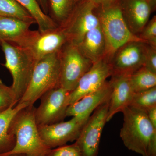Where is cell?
I'll use <instances>...</instances> for the list:
<instances>
[{
    "label": "cell",
    "mask_w": 156,
    "mask_h": 156,
    "mask_svg": "<svg viewBox=\"0 0 156 156\" xmlns=\"http://www.w3.org/2000/svg\"><path fill=\"white\" fill-rule=\"evenodd\" d=\"M146 44L156 49V17L155 15L148 21L138 35Z\"/></svg>",
    "instance_id": "obj_26"
},
{
    "label": "cell",
    "mask_w": 156,
    "mask_h": 156,
    "mask_svg": "<svg viewBox=\"0 0 156 156\" xmlns=\"http://www.w3.org/2000/svg\"><path fill=\"white\" fill-rule=\"evenodd\" d=\"M44 156H82L75 143L70 145L62 146L50 149Z\"/></svg>",
    "instance_id": "obj_27"
},
{
    "label": "cell",
    "mask_w": 156,
    "mask_h": 156,
    "mask_svg": "<svg viewBox=\"0 0 156 156\" xmlns=\"http://www.w3.org/2000/svg\"><path fill=\"white\" fill-rule=\"evenodd\" d=\"M67 42L65 34L58 26L44 32L34 30L25 48L38 61L45 56L59 52Z\"/></svg>",
    "instance_id": "obj_13"
},
{
    "label": "cell",
    "mask_w": 156,
    "mask_h": 156,
    "mask_svg": "<svg viewBox=\"0 0 156 156\" xmlns=\"http://www.w3.org/2000/svg\"><path fill=\"white\" fill-rule=\"evenodd\" d=\"M36 108L29 105L14 115L10 126V132L16 137L14 148L0 156L17 154L27 156H44L50 149L44 143L39 134L34 112Z\"/></svg>",
    "instance_id": "obj_2"
},
{
    "label": "cell",
    "mask_w": 156,
    "mask_h": 156,
    "mask_svg": "<svg viewBox=\"0 0 156 156\" xmlns=\"http://www.w3.org/2000/svg\"><path fill=\"white\" fill-rule=\"evenodd\" d=\"M95 12L105 39L106 52L105 59L108 62L117 50L123 45L131 42H144L128 28L119 1L97 7Z\"/></svg>",
    "instance_id": "obj_3"
},
{
    "label": "cell",
    "mask_w": 156,
    "mask_h": 156,
    "mask_svg": "<svg viewBox=\"0 0 156 156\" xmlns=\"http://www.w3.org/2000/svg\"><path fill=\"white\" fill-rule=\"evenodd\" d=\"M111 88L107 81L97 91L86 95L68 107L66 117L89 118L97 108L109 100Z\"/></svg>",
    "instance_id": "obj_16"
},
{
    "label": "cell",
    "mask_w": 156,
    "mask_h": 156,
    "mask_svg": "<svg viewBox=\"0 0 156 156\" xmlns=\"http://www.w3.org/2000/svg\"><path fill=\"white\" fill-rule=\"evenodd\" d=\"M122 112L120 136L125 146L142 156H156V128L145 112L128 106Z\"/></svg>",
    "instance_id": "obj_1"
},
{
    "label": "cell",
    "mask_w": 156,
    "mask_h": 156,
    "mask_svg": "<svg viewBox=\"0 0 156 156\" xmlns=\"http://www.w3.org/2000/svg\"><path fill=\"white\" fill-rule=\"evenodd\" d=\"M109 101L94 111L75 142L82 156H98L101 137L107 122Z\"/></svg>",
    "instance_id": "obj_9"
},
{
    "label": "cell",
    "mask_w": 156,
    "mask_h": 156,
    "mask_svg": "<svg viewBox=\"0 0 156 156\" xmlns=\"http://www.w3.org/2000/svg\"><path fill=\"white\" fill-rule=\"evenodd\" d=\"M93 3L96 7L105 5H109L118 2L119 0H87Z\"/></svg>",
    "instance_id": "obj_30"
},
{
    "label": "cell",
    "mask_w": 156,
    "mask_h": 156,
    "mask_svg": "<svg viewBox=\"0 0 156 156\" xmlns=\"http://www.w3.org/2000/svg\"><path fill=\"white\" fill-rule=\"evenodd\" d=\"M32 25L20 20L0 16V44L6 42L23 48L31 34Z\"/></svg>",
    "instance_id": "obj_17"
},
{
    "label": "cell",
    "mask_w": 156,
    "mask_h": 156,
    "mask_svg": "<svg viewBox=\"0 0 156 156\" xmlns=\"http://www.w3.org/2000/svg\"><path fill=\"white\" fill-rule=\"evenodd\" d=\"M129 106L145 112L156 106V87L134 93Z\"/></svg>",
    "instance_id": "obj_24"
},
{
    "label": "cell",
    "mask_w": 156,
    "mask_h": 156,
    "mask_svg": "<svg viewBox=\"0 0 156 156\" xmlns=\"http://www.w3.org/2000/svg\"><path fill=\"white\" fill-rule=\"evenodd\" d=\"M144 1H145L150 5L152 10L154 9V7H155L156 0H144Z\"/></svg>",
    "instance_id": "obj_32"
},
{
    "label": "cell",
    "mask_w": 156,
    "mask_h": 156,
    "mask_svg": "<svg viewBox=\"0 0 156 156\" xmlns=\"http://www.w3.org/2000/svg\"><path fill=\"white\" fill-rule=\"evenodd\" d=\"M123 17L130 31L138 36L148 22L151 7L144 0H119Z\"/></svg>",
    "instance_id": "obj_15"
},
{
    "label": "cell",
    "mask_w": 156,
    "mask_h": 156,
    "mask_svg": "<svg viewBox=\"0 0 156 156\" xmlns=\"http://www.w3.org/2000/svg\"><path fill=\"white\" fill-rule=\"evenodd\" d=\"M9 156H27L26 155L24 154H14L10 155Z\"/></svg>",
    "instance_id": "obj_33"
},
{
    "label": "cell",
    "mask_w": 156,
    "mask_h": 156,
    "mask_svg": "<svg viewBox=\"0 0 156 156\" xmlns=\"http://www.w3.org/2000/svg\"><path fill=\"white\" fill-rule=\"evenodd\" d=\"M31 105L28 102L17 103L0 114V155L11 151L15 145L16 137L10 132V126L14 115L21 109Z\"/></svg>",
    "instance_id": "obj_19"
},
{
    "label": "cell",
    "mask_w": 156,
    "mask_h": 156,
    "mask_svg": "<svg viewBox=\"0 0 156 156\" xmlns=\"http://www.w3.org/2000/svg\"><path fill=\"white\" fill-rule=\"evenodd\" d=\"M60 87L70 92L75 89L82 77L93 63L86 58L77 46L67 42L59 51Z\"/></svg>",
    "instance_id": "obj_6"
},
{
    "label": "cell",
    "mask_w": 156,
    "mask_h": 156,
    "mask_svg": "<svg viewBox=\"0 0 156 156\" xmlns=\"http://www.w3.org/2000/svg\"><path fill=\"white\" fill-rule=\"evenodd\" d=\"M17 103L18 101L11 87L4 84L0 87V114L14 107Z\"/></svg>",
    "instance_id": "obj_25"
},
{
    "label": "cell",
    "mask_w": 156,
    "mask_h": 156,
    "mask_svg": "<svg viewBox=\"0 0 156 156\" xmlns=\"http://www.w3.org/2000/svg\"><path fill=\"white\" fill-rule=\"evenodd\" d=\"M69 92L59 87L44 93L41 104L35 110L34 116L37 126L50 125L63 122L69 106Z\"/></svg>",
    "instance_id": "obj_8"
},
{
    "label": "cell",
    "mask_w": 156,
    "mask_h": 156,
    "mask_svg": "<svg viewBox=\"0 0 156 156\" xmlns=\"http://www.w3.org/2000/svg\"><path fill=\"white\" fill-rule=\"evenodd\" d=\"M95 8L93 3L87 0L78 2L66 21L59 26L65 34L68 42L79 44L89 31L99 26Z\"/></svg>",
    "instance_id": "obj_7"
},
{
    "label": "cell",
    "mask_w": 156,
    "mask_h": 156,
    "mask_svg": "<svg viewBox=\"0 0 156 156\" xmlns=\"http://www.w3.org/2000/svg\"><path fill=\"white\" fill-rule=\"evenodd\" d=\"M131 87L134 93L156 87V73L142 66L130 76Z\"/></svg>",
    "instance_id": "obj_22"
},
{
    "label": "cell",
    "mask_w": 156,
    "mask_h": 156,
    "mask_svg": "<svg viewBox=\"0 0 156 156\" xmlns=\"http://www.w3.org/2000/svg\"><path fill=\"white\" fill-rule=\"evenodd\" d=\"M111 74L109 64L106 59L103 58L93 63L81 78L75 89L69 92V105L100 89Z\"/></svg>",
    "instance_id": "obj_12"
},
{
    "label": "cell",
    "mask_w": 156,
    "mask_h": 156,
    "mask_svg": "<svg viewBox=\"0 0 156 156\" xmlns=\"http://www.w3.org/2000/svg\"><path fill=\"white\" fill-rule=\"evenodd\" d=\"M80 0H48V15L60 26L69 17Z\"/></svg>",
    "instance_id": "obj_21"
},
{
    "label": "cell",
    "mask_w": 156,
    "mask_h": 156,
    "mask_svg": "<svg viewBox=\"0 0 156 156\" xmlns=\"http://www.w3.org/2000/svg\"><path fill=\"white\" fill-rule=\"evenodd\" d=\"M34 20L40 32L57 28L58 26L45 14L37 0H16Z\"/></svg>",
    "instance_id": "obj_20"
},
{
    "label": "cell",
    "mask_w": 156,
    "mask_h": 156,
    "mask_svg": "<svg viewBox=\"0 0 156 156\" xmlns=\"http://www.w3.org/2000/svg\"><path fill=\"white\" fill-rule=\"evenodd\" d=\"M143 66L156 73V49L147 44Z\"/></svg>",
    "instance_id": "obj_28"
},
{
    "label": "cell",
    "mask_w": 156,
    "mask_h": 156,
    "mask_svg": "<svg viewBox=\"0 0 156 156\" xmlns=\"http://www.w3.org/2000/svg\"><path fill=\"white\" fill-rule=\"evenodd\" d=\"M59 51L37 62L28 87L17 103L27 102L34 105L46 92L60 87Z\"/></svg>",
    "instance_id": "obj_5"
},
{
    "label": "cell",
    "mask_w": 156,
    "mask_h": 156,
    "mask_svg": "<svg viewBox=\"0 0 156 156\" xmlns=\"http://www.w3.org/2000/svg\"><path fill=\"white\" fill-rule=\"evenodd\" d=\"M37 1L44 13L48 15V0H37Z\"/></svg>",
    "instance_id": "obj_31"
},
{
    "label": "cell",
    "mask_w": 156,
    "mask_h": 156,
    "mask_svg": "<svg viewBox=\"0 0 156 156\" xmlns=\"http://www.w3.org/2000/svg\"><path fill=\"white\" fill-rule=\"evenodd\" d=\"M0 16L36 24L34 18L16 0H0Z\"/></svg>",
    "instance_id": "obj_23"
},
{
    "label": "cell",
    "mask_w": 156,
    "mask_h": 156,
    "mask_svg": "<svg viewBox=\"0 0 156 156\" xmlns=\"http://www.w3.org/2000/svg\"><path fill=\"white\" fill-rule=\"evenodd\" d=\"M145 113L150 122L156 128V106L150 108L145 112Z\"/></svg>",
    "instance_id": "obj_29"
},
{
    "label": "cell",
    "mask_w": 156,
    "mask_h": 156,
    "mask_svg": "<svg viewBox=\"0 0 156 156\" xmlns=\"http://www.w3.org/2000/svg\"><path fill=\"white\" fill-rule=\"evenodd\" d=\"M89 118L73 117L67 122L37 126L39 134L44 143L50 149L76 141Z\"/></svg>",
    "instance_id": "obj_10"
},
{
    "label": "cell",
    "mask_w": 156,
    "mask_h": 156,
    "mask_svg": "<svg viewBox=\"0 0 156 156\" xmlns=\"http://www.w3.org/2000/svg\"><path fill=\"white\" fill-rule=\"evenodd\" d=\"M147 45L143 42H131L118 49L108 62L111 76H131L143 66Z\"/></svg>",
    "instance_id": "obj_11"
},
{
    "label": "cell",
    "mask_w": 156,
    "mask_h": 156,
    "mask_svg": "<svg viewBox=\"0 0 156 156\" xmlns=\"http://www.w3.org/2000/svg\"><path fill=\"white\" fill-rule=\"evenodd\" d=\"M77 46L83 55L93 63L105 58L106 43L100 26L89 31Z\"/></svg>",
    "instance_id": "obj_18"
},
{
    "label": "cell",
    "mask_w": 156,
    "mask_h": 156,
    "mask_svg": "<svg viewBox=\"0 0 156 156\" xmlns=\"http://www.w3.org/2000/svg\"><path fill=\"white\" fill-rule=\"evenodd\" d=\"M4 84L3 83L2 81V80L0 79V87H2Z\"/></svg>",
    "instance_id": "obj_34"
},
{
    "label": "cell",
    "mask_w": 156,
    "mask_h": 156,
    "mask_svg": "<svg viewBox=\"0 0 156 156\" xmlns=\"http://www.w3.org/2000/svg\"><path fill=\"white\" fill-rule=\"evenodd\" d=\"M130 76H112L109 81L111 93L109 101L107 122H109L116 114L129 106L134 92L130 82Z\"/></svg>",
    "instance_id": "obj_14"
},
{
    "label": "cell",
    "mask_w": 156,
    "mask_h": 156,
    "mask_svg": "<svg viewBox=\"0 0 156 156\" xmlns=\"http://www.w3.org/2000/svg\"><path fill=\"white\" fill-rule=\"evenodd\" d=\"M0 46L5 58L3 65L12 76L13 84L11 87L18 102L28 87L37 61L26 48L6 42H2Z\"/></svg>",
    "instance_id": "obj_4"
}]
</instances>
